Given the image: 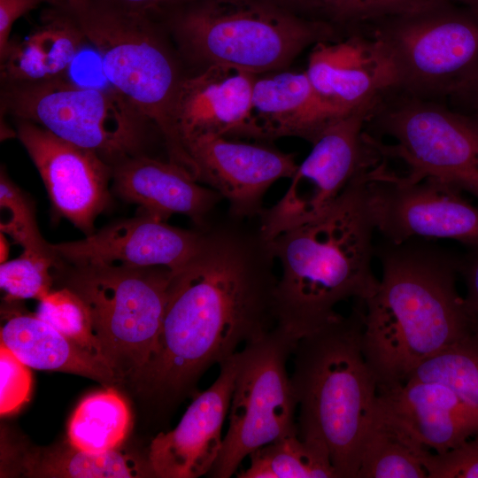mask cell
Segmentation results:
<instances>
[{"label":"cell","mask_w":478,"mask_h":478,"mask_svg":"<svg viewBox=\"0 0 478 478\" xmlns=\"http://www.w3.org/2000/svg\"><path fill=\"white\" fill-rule=\"evenodd\" d=\"M227 222L205 228L195 256L173 272L158 346L135 384L168 409L204 372L276 326V259L259 232Z\"/></svg>","instance_id":"obj_1"},{"label":"cell","mask_w":478,"mask_h":478,"mask_svg":"<svg viewBox=\"0 0 478 478\" xmlns=\"http://www.w3.org/2000/svg\"><path fill=\"white\" fill-rule=\"evenodd\" d=\"M382 279L363 303L362 345L378 389L405 382L424 361L473 335L456 288L459 259L412 240L375 249Z\"/></svg>","instance_id":"obj_2"},{"label":"cell","mask_w":478,"mask_h":478,"mask_svg":"<svg viewBox=\"0 0 478 478\" xmlns=\"http://www.w3.org/2000/svg\"><path fill=\"white\" fill-rule=\"evenodd\" d=\"M368 171L312 220L268 241L281 267L276 326L296 339L328 323L348 298L364 301L379 280L372 271L375 230L366 197Z\"/></svg>","instance_id":"obj_3"},{"label":"cell","mask_w":478,"mask_h":478,"mask_svg":"<svg viewBox=\"0 0 478 478\" xmlns=\"http://www.w3.org/2000/svg\"><path fill=\"white\" fill-rule=\"evenodd\" d=\"M296 343L290 375L301 438L321 442L338 478H356L378 386L363 351V303Z\"/></svg>","instance_id":"obj_4"},{"label":"cell","mask_w":478,"mask_h":478,"mask_svg":"<svg viewBox=\"0 0 478 478\" xmlns=\"http://www.w3.org/2000/svg\"><path fill=\"white\" fill-rule=\"evenodd\" d=\"M73 11L87 41L101 58L110 86L159 131L168 160L196 178L174 121L183 77L152 19L153 12L129 10L106 0H89L85 7Z\"/></svg>","instance_id":"obj_5"},{"label":"cell","mask_w":478,"mask_h":478,"mask_svg":"<svg viewBox=\"0 0 478 478\" xmlns=\"http://www.w3.org/2000/svg\"><path fill=\"white\" fill-rule=\"evenodd\" d=\"M72 265L65 287L87 307L101 357L124 382H135L156 351L173 271Z\"/></svg>","instance_id":"obj_6"},{"label":"cell","mask_w":478,"mask_h":478,"mask_svg":"<svg viewBox=\"0 0 478 478\" xmlns=\"http://www.w3.org/2000/svg\"><path fill=\"white\" fill-rule=\"evenodd\" d=\"M172 27L193 60L257 75L287 66L328 32L322 24L258 0H204L179 12Z\"/></svg>","instance_id":"obj_7"},{"label":"cell","mask_w":478,"mask_h":478,"mask_svg":"<svg viewBox=\"0 0 478 478\" xmlns=\"http://www.w3.org/2000/svg\"><path fill=\"white\" fill-rule=\"evenodd\" d=\"M1 110L95 152L112 167L142 154L153 126L114 89L82 87L66 76L3 83Z\"/></svg>","instance_id":"obj_8"},{"label":"cell","mask_w":478,"mask_h":478,"mask_svg":"<svg viewBox=\"0 0 478 478\" xmlns=\"http://www.w3.org/2000/svg\"><path fill=\"white\" fill-rule=\"evenodd\" d=\"M297 341L275 326L240 351L228 428L210 477L229 478L257 449L298 435L297 401L287 371Z\"/></svg>","instance_id":"obj_9"},{"label":"cell","mask_w":478,"mask_h":478,"mask_svg":"<svg viewBox=\"0 0 478 478\" xmlns=\"http://www.w3.org/2000/svg\"><path fill=\"white\" fill-rule=\"evenodd\" d=\"M445 4L425 2L374 33L394 59L399 88L412 96L460 95L478 77V13Z\"/></svg>","instance_id":"obj_10"},{"label":"cell","mask_w":478,"mask_h":478,"mask_svg":"<svg viewBox=\"0 0 478 478\" xmlns=\"http://www.w3.org/2000/svg\"><path fill=\"white\" fill-rule=\"evenodd\" d=\"M377 105L339 117L319 134L282 197L259 212L258 229L266 240L318 216L357 175L377 165L380 153L363 131Z\"/></svg>","instance_id":"obj_11"},{"label":"cell","mask_w":478,"mask_h":478,"mask_svg":"<svg viewBox=\"0 0 478 478\" xmlns=\"http://www.w3.org/2000/svg\"><path fill=\"white\" fill-rule=\"evenodd\" d=\"M380 129L396 141L382 155L403 160L407 176H436L478 197V118L412 96L381 116Z\"/></svg>","instance_id":"obj_12"},{"label":"cell","mask_w":478,"mask_h":478,"mask_svg":"<svg viewBox=\"0 0 478 478\" xmlns=\"http://www.w3.org/2000/svg\"><path fill=\"white\" fill-rule=\"evenodd\" d=\"M454 184L436 176L412 178L370 169L366 197L375 230L386 242L450 239L478 247V206Z\"/></svg>","instance_id":"obj_13"},{"label":"cell","mask_w":478,"mask_h":478,"mask_svg":"<svg viewBox=\"0 0 478 478\" xmlns=\"http://www.w3.org/2000/svg\"><path fill=\"white\" fill-rule=\"evenodd\" d=\"M17 136L37 168L54 210L87 235L109 202L112 167L95 152L18 120Z\"/></svg>","instance_id":"obj_14"},{"label":"cell","mask_w":478,"mask_h":478,"mask_svg":"<svg viewBox=\"0 0 478 478\" xmlns=\"http://www.w3.org/2000/svg\"><path fill=\"white\" fill-rule=\"evenodd\" d=\"M184 146L197 180L219 192L231 217L238 220L258 217L267 189L291 178L298 166L294 154L225 136H198Z\"/></svg>","instance_id":"obj_15"},{"label":"cell","mask_w":478,"mask_h":478,"mask_svg":"<svg viewBox=\"0 0 478 478\" xmlns=\"http://www.w3.org/2000/svg\"><path fill=\"white\" fill-rule=\"evenodd\" d=\"M305 72L319 99L335 118L379 104L385 93L400 86L394 59L375 35L316 42Z\"/></svg>","instance_id":"obj_16"},{"label":"cell","mask_w":478,"mask_h":478,"mask_svg":"<svg viewBox=\"0 0 478 478\" xmlns=\"http://www.w3.org/2000/svg\"><path fill=\"white\" fill-rule=\"evenodd\" d=\"M241 360L240 351L223 361L218 378L196 393L178 425L150 442L148 461L154 477L197 478L208 474L222 446L221 430L229 410Z\"/></svg>","instance_id":"obj_17"},{"label":"cell","mask_w":478,"mask_h":478,"mask_svg":"<svg viewBox=\"0 0 478 478\" xmlns=\"http://www.w3.org/2000/svg\"><path fill=\"white\" fill-rule=\"evenodd\" d=\"M205 228L187 230L141 212L136 217L94 231L84 239L50 244L58 260L104 262L136 267L162 266L173 272L198 251Z\"/></svg>","instance_id":"obj_18"},{"label":"cell","mask_w":478,"mask_h":478,"mask_svg":"<svg viewBox=\"0 0 478 478\" xmlns=\"http://www.w3.org/2000/svg\"><path fill=\"white\" fill-rule=\"evenodd\" d=\"M374 413L417 448L435 453L478 432V408L436 382L410 378L378 389Z\"/></svg>","instance_id":"obj_19"},{"label":"cell","mask_w":478,"mask_h":478,"mask_svg":"<svg viewBox=\"0 0 478 478\" xmlns=\"http://www.w3.org/2000/svg\"><path fill=\"white\" fill-rule=\"evenodd\" d=\"M257 76L211 65L196 75L183 77L174 108L175 126L183 146L203 135L249 137Z\"/></svg>","instance_id":"obj_20"},{"label":"cell","mask_w":478,"mask_h":478,"mask_svg":"<svg viewBox=\"0 0 478 478\" xmlns=\"http://www.w3.org/2000/svg\"><path fill=\"white\" fill-rule=\"evenodd\" d=\"M112 179L116 193L139 205L143 212L164 221L173 214H183L200 229L210 226V213L223 199L179 165L143 153L112 166Z\"/></svg>","instance_id":"obj_21"},{"label":"cell","mask_w":478,"mask_h":478,"mask_svg":"<svg viewBox=\"0 0 478 478\" xmlns=\"http://www.w3.org/2000/svg\"><path fill=\"white\" fill-rule=\"evenodd\" d=\"M333 117L304 72H279L255 80L249 138L298 136L312 143Z\"/></svg>","instance_id":"obj_22"},{"label":"cell","mask_w":478,"mask_h":478,"mask_svg":"<svg viewBox=\"0 0 478 478\" xmlns=\"http://www.w3.org/2000/svg\"><path fill=\"white\" fill-rule=\"evenodd\" d=\"M1 476L46 478L154 477L149 461L137 460L119 449L90 453L68 441L36 447L25 443L2 441Z\"/></svg>","instance_id":"obj_23"},{"label":"cell","mask_w":478,"mask_h":478,"mask_svg":"<svg viewBox=\"0 0 478 478\" xmlns=\"http://www.w3.org/2000/svg\"><path fill=\"white\" fill-rule=\"evenodd\" d=\"M1 343L30 368L75 374L105 388L124 383L102 358L82 349L36 314L9 312Z\"/></svg>","instance_id":"obj_24"},{"label":"cell","mask_w":478,"mask_h":478,"mask_svg":"<svg viewBox=\"0 0 478 478\" xmlns=\"http://www.w3.org/2000/svg\"><path fill=\"white\" fill-rule=\"evenodd\" d=\"M130 426L127 404L114 387H109L79 404L68 423L67 441L86 452H105L119 449Z\"/></svg>","instance_id":"obj_25"},{"label":"cell","mask_w":478,"mask_h":478,"mask_svg":"<svg viewBox=\"0 0 478 478\" xmlns=\"http://www.w3.org/2000/svg\"><path fill=\"white\" fill-rule=\"evenodd\" d=\"M249 457L250 466L238 478H338L326 445L298 435L267 443Z\"/></svg>","instance_id":"obj_26"},{"label":"cell","mask_w":478,"mask_h":478,"mask_svg":"<svg viewBox=\"0 0 478 478\" xmlns=\"http://www.w3.org/2000/svg\"><path fill=\"white\" fill-rule=\"evenodd\" d=\"M426 451L374 414L356 478H428L421 461Z\"/></svg>","instance_id":"obj_27"},{"label":"cell","mask_w":478,"mask_h":478,"mask_svg":"<svg viewBox=\"0 0 478 478\" xmlns=\"http://www.w3.org/2000/svg\"><path fill=\"white\" fill-rule=\"evenodd\" d=\"M410 378L443 383L478 408V337L459 340L421 363Z\"/></svg>","instance_id":"obj_28"},{"label":"cell","mask_w":478,"mask_h":478,"mask_svg":"<svg viewBox=\"0 0 478 478\" xmlns=\"http://www.w3.org/2000/svg\"><path fill=\"white\" fill-rule=\"evenodd\" d=\"M32 34L44 53L50 78L65 76L88 42L73 11L64 4L46 8Z\"/></svg>","instance_id":"obj_29"},{"label":"cell","mask_w":478,"mask_h":478,"mask_svg":"<svg viewBox=\"0 0 478 478\" xmlns=\"http://www.w3.org/2000/svg\"><path fill=\"white\" fill-rule=\"evenodd\" d=\"M58 258L53 251L23 250L18 258L1 263L0 287L8 302L35 298L41 300L51 291L50 268Z\"/></svg>","instance_id":"obj_30"},{"label":"cell","mask_w":478,"mask_h":478,"mask_svg":"<svg viewBox=\"0 0 478 478\" xmlns=\"http://www.w3.org/2000/svg\"><path fill=\"white\" fill-rule=\"evenodd\" d=\"M35 314L80 347L103 359L87 307L70 289L51 290L39 300Z\"/></svg>","instance_id":"obj_31"},{"label":"cell","mask_w":478,"mask_h":478,"mask_svg":"<svg viewBox=\"0 0 478 478\" xmlns=\"http://www.w3.org/2000/svg\"><path fill=\"white\" fill-rule=\"evenodd\" d=\"M0 228L24 250L52 251L42 237L30 200L2 169L0 175Z\"/></svg>","instance_id":"obj_32"},{"label":"cell","mask_w":478,"mask_h":478,"mask_svg":"<svg viewBox=\"0 0 478 478\" xmlns=\"http://www.w3.org/2000/svg\"><path fill=\"white\" fill-rule=\"evenodd\" d=\"M1 83L38 81L50 78L46 58L35 36L12 39L0 56Z\"/></svg>","instance_id":"obj_33"},{"label":"cell","mask_w":478,"mask_h":478,"mask_svg":"<svg viewBox=\"0 0 478 478\" xmlns=\"http://www.w3.org/2000/svg\"><path fill=\"white\" fill-rule=\"evenodd\" d=\"M428 478H478V432L458 446L421 457Z\"/></svg>","instance_id":"obj_34"},{"label":"cell","mask_w":478,"mask_h":478,"mask_svg":"<svg viewBox=\"0 0 478 478\" xmlns=\"http://www.w3.org/2000/svg\"><path fill=\"white\" fill-rule=\"evenodd\" d=\"M30 367L20 361L6 346L0 345V412H17L31 392Z\"/></svg>","instance_id":"obj_35"},{"label":"cell","mask_w":478,"mask_h":478,"mask_svg":"<svg viewBox=\"0 0 478 478\" xmlns=\"http://www.w3.org/2000/svg\"><path fill=\"white\" fill-rule=\"evenodd\" d=\"M342 19L362 20L393 17L422 4V0H317Z\"/></svg>","instance_id":"obj_36"},{"label":"cell","mask_w":478,"mask_h":478,"mask_svg":"<svg viewBox=\"0 0 478 478\" xmlns=\"http://www.w3.org/2000/svg\"><path fill=\"white\" fill-rule=\"evenodd\" d=\"M459 274L462 275L466 294L465 307L472 334L478 337V247L459 259Z\"/></svg>","instance_id":"obj_37"},{"label":"cell","mask_w":478,"mask_h":478,"mask_svg":"<svg viewBox=\"0 0 478 478\" xmlns=\"http://www.w3.org/2000/svg\"><path fill=\"white\" fill-rule=\"evenodd\" d=\"M42 4H63L58 0H0V56L4 54L11 40L10 35L14 22Z\"/></svg>","instance_id":"obj_38"},{"label":"cell","mask_w":478,"mask_h":478,"mask_svg":"<svg viewBox=\"0 0 478 478\" xmlns=\"http://www.w3.org/2000/svg\"><path fill=\"white\" fill-rule=\"evenodd\" d=\"M118 6L129 10L153 12L162 4L173 0H106Z\"/></svg>","instance_id":"obj_39"},{"label":"cell","mask_w":478,"mask_h":478,"mask_svg":"<svg viewBox=\"0 0 478 478\" xmlns=\"http://www.w3.org/2000/svg\"><path fill=\"white\" fill-rule=\"evenodd\" d=\"M460 96H470L472 97L473 104L476 109V117L478 118V77Z\"/></svg>","instance_id":"obj_40"},{"label":"cell","mask_w":478,"mask_h":478,"mask_svg":"<svg viewBox=\"0 0 478 478\" xmlns=\"http://www.w3.org/2000/svg\"><path fill=\"white\" fill-rule=\"evenodd\" d=\"M61 4L77 11L87 5L89 0H58Z\"/></svg>","instance_id":"obj_41"},{"label":"cell","mask_w":478,"mask_h":478,"mask_svg":"<svg viewBox=\"0 0 478 478\" xmlns=\"http://www.w3.org/2000/svg\"><path fill=\"white\" fill-rule=\"evenodd\" d=\"M423 2H428V1H443V2H458L466 4L467 7L471 9V11L475 12L478 13V0H422Z\"/></svg>","instance_id":"obj_42"},{"label":"cell","mask_w":478,"mask_h":478,"mask_svg":"<svg viewBox=\"0 0 478 478\" xmlns=\"http://www.w3.org/2000/svg\"><path fill=\"white\" fill-rule=\"evenodd\" d=\"M8 249L9 247L7 241L4 236V234L1 233V263L6 261V258L8 256Z\"/></svg>","instance_id":"obj_43"},{"label":"cell","mask_w":478,"mask_h":478,"mask_svg":"<svg viewBox=\"0 0 478 478\" xmlns=\"http://www.w3.org/2000/svg\"></svg>","instance_id":"obj_44"}]
</instances>
